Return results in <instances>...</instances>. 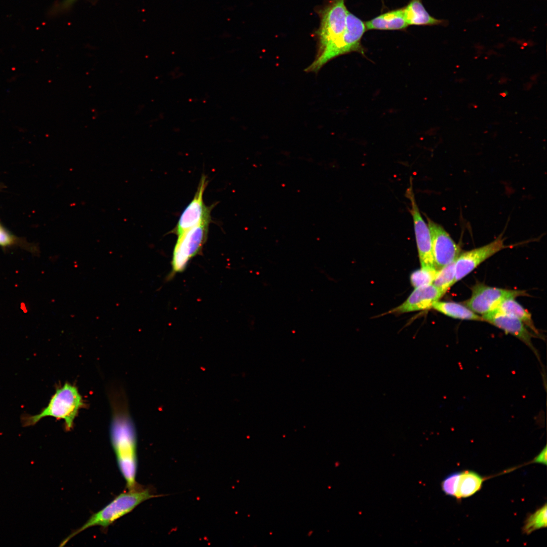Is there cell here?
<instances>
[{"label": "cell", "mask_w": 547, "mask_h": 547, "mask_svg": "<svg viewBox=\"0 0 547 547\" xmlns=\"http://www.w3.org/2000/svg\"><path fill=\"white\" fill-rule=\"evenodd\" d=\"M432 308L448 317L464 320L484 321L482 317L467 306L455 302L437 301Z\"/></svg>", "instance_id": "obj_18"}, {"label": "cell", "mask_w": 547, "mask_h": 547, "mask_svg": "<svg viewBox=\"0 0 547 547\" xmlns=\"http://www.w3.org/2000/svg\"><path fill=\"white\" fill-rule=\"evenodd\" d=\"M526 295L524 291L493 287L479 283L472 288V295L464 302V305L474 312L483 316L495 310L505 299Z\"/></svg>", "instance_id": "obj_7"}, {"label": "cell", "mask_w": 547, "mask_h": 547, "mask_svg": "<svg viewBox=\"0 0 547 547\" xmlns=\"http://www.w3.org/2000/svg\"><path fill=\"white\" fill-rule=\"evenodd\" d=\"M366 30L365 22L348 11L343 33L331 44L319 51L316 59L305 71L317 72L328 61L347 53L357 52L365 55L361 40Z\"/></svg>", "instance_id": "obj_4"}, {"label": "cell", "mask_w": 547, "mask_h": 547, "mask_svg": "<svg viewBox=\"0 0 547 547\" xmlns=\"http://www.w3.org/2000/svg\"><path fill=\"white\" fill-rule=\"evenodd\" d=\"M112 398L111 443L127 488L132 490L136 488L137 467L135 428L125 401L121 397Z\"/></svg>", "instance_id": "obj_1"}, {"label": "cell", "mask_w": 547, "mask_h": 547, "mask_svg": "<svg viewBox=\"0 0 547 547\" xmlns=\"http://www.w3.org/2000/svg\"><path fill=\"white\" fill-rule=\"evenodd\" d=\"M207 184V177L203 174L192 200L181 214L176 226L171 231V233L178 236L197 225L210 224L211 212L214 204L208 206L204 202L203 195Z\"/></svg>", "instance_id": "obj_8"}, {"label": "cell", "mask_w": 547, "mask_h": 547, "mask_svg": "<svg viewBox=\"0 0 547 547\" xmlns=\"http://www.w3.org/2000/svg\"><path fill=\"white\" fill-rule=\"evenodd\" d=\"M209 225H197L177 236L171 261L173 274L183 271L190 260L202 251L207 239Z\"/></svg>", "instance_id": "obj_5"}, {"label": "cell", "mask_w": 547, "mask_h": 547, "mask_svg": "<svg viewBox=\"0 0 547 547\" xmlns=\"http://www.w3.org/2000/svg\"><path fill=\"white\" fill-rule=\"evenodd\" d=\"M437 270L434 268H421L413 272L410 282L415 288L433 284Z\"/></svg>", "instance_id": "obj_21"}, {"label": "cell", "mask_w": 547, "mask_h": 547, "mask_svg": "<svg viewBox=\"0 0 547 547\" xmlns=\"http://www.w3.org/2000/svg\"><path fill=\"white\" fill-rule=\"evenodd\" d=\"M158 496L152 495L148 489L136 488L120 494L100 511L93 514L83 525L64 539L60 545H64L75 535L91 527H108L142 502Z\"/></svg>", "instance_id": "obj_3"}, {"label": "cell", "mask_w": 547, "mask_h": 547, "mask_svg": "<svg viewBox=\"0 0 547 547\" xmlns=\"http://www.w3.org/2000/svg\"><path fill=\"white\" fill-rule=\"evenodd\" d=\"M485 478L473 471L460 472L455 497L457 499L471 496L479 491Z\"/></svg>", "instance_id": "obj_16"}, {"label": "cell", "mask_w": 547, "mask_h": 547, "mask_svg": "<svg viewBox=\"0 0 547 547\" xmlns=\"http://www.w3.org/2000/svg\"><path fill=\"white\" fill-rule=\"evenodd\" d=\"M19 240L0 224V246L7 247L19 243Z\"/></svg>", "instance_id": "obj_23"}, {"label": "cell", "mask_w": 547, "mask_h": 547, "mask_svg": "<svg viewBox=\"0 0 547 547\" xmlns=\"http://www.w3.org/2000/svg\"><path fill=\"white\" fill-rule=\"evenodd\" d=\"M403 9L408 25H437L446 24L445 20L436 19L429 15L423 6L421 0H411Z\"/></svg>", "instance_id": "obj_15"}, {"label": "cell", "mask_w": 547, "mask_h": 547, "mask_svg": "<svg viewBox=\"0 0 547 547\" xmlns=\"http://www.w3.org/2000/svg\"><path fill=\"white\" fill-rule=\"evenodd\" d=\"M405 196L410 203L409 212L412 216L415 240L421 268H435L432 253V239L427 222L423 219L417 204L413 188L412 178ZM436 269V268H435Z\"/></svg>", "instance_id": "obj_9"}, {"label": "cell", "mask_w": 547, "mask_h": 547, "mask_svg": "<svg viewBox=\"0 0 547 547\" xmlns=\"http://www.w3.org/2000/svg\"><path fill=\"white\" fill-rule=\"evenodd\" d=\"M365 24L366 30H403L408 26L403 8L383 13L366 21Z\"/></svg>", "instance_id": "obj_14"}, {"label": "cell", "mask_w": 547, "mask_h": 547, "mask_svg": "<svg viewBox=\"0 0 547 547\" xmlns=\"http://www.w3.org/2000/svg\"><path fill=\"white\" fill-rule=\"evenodd\" d=\"M444 293L433 284L415 288L407 299L389 312L403 314L432 308Z\"/></svg>", "instance_id": "obj_13"}, {"label": "cell", "mask_w": 547, "mask_h": 547, "mask_svg": "<svg viewBox=\"0 0 547 547\" xmlns=\"http://www.w3.org/2000/svg\"><path fill=\"white\" fill-rule=\"evenodd\" d=\"M459 474V472L450 474L442 481V490L446 495L455 496Z\"/></svg>", "instance_id": "obj_22"}, {"label": "cell", "mask_w": 547, "mask_h": 547, "mask_svg": "<svg viewBox=\"0 0 547 547\" xmlns=\"http://www.w3.org/2000/svg\"><path fill=\"white\" fill-rule=\"evenodd\" d=\"M494 310L519 319L531 330L537 337L543 338L534 324L531 314L517 302L515 298L504 300Z\"/></svg>", "instance_id": "obj_17"}, {"label": "cell", "mask_w": 547, "mask_h": 547, "mask_svg": "<svg viewBox=\"0 0 547 547\" xmlns=\"http://www.w3.org/2000/svg\"><path fill=\"white\" fill-rule=\"evenodd\" d=\"M507 248L500 235L492 242L477 248L460 253L455 260V284L471 272L484 261L499 251Z\"/></svg>", "instance_id": "obj_11"}, {"label": "cell", "mask_w": 547, "mask_h": 547, "mask_svg": "<svg viewBox=\"0 0 547 547\" xmlns=\"http://www.w3.org/2000/svg\"><path fill=\"white\" fill-rule=\"evenodd\" d=\"M500 95H501L502 96H503V97H504V96H506V94H504V93H501V94H500Z\"/></svg>", "instance_id": "obj_26"}, {"label": "cell", "mask_w": 547, "mask_h": 547, "mask_svg": "<svg viewBox=\"0 0 547 547\" xmlns=\"http://www.w3.org/2000/svg\"><path fill=\"white\" fill-rule=\"evenodd\" d=\"M76 0H64L60 5V8L65 10L70 7Z\"/></svg>", "instance_id": "obj_25"}, {"label": "cell", "mask_w": 547, "mask_h": 547, "mask_svg": "<svg viewBox=\"0 0 547 547\" xmlns=\"http://www.w3.org/2000/svg\"><path fill=\"white\" fill-rule=\"evenodd\" d=\"M456 259L437 270L433 281V284L444 294L455 284Z\"/></svg>", "instance_id": "obj_19"}, {"label": "cell", "mask_w": 547, "mask_h": 547, "mask_svg": "<svg viewBox=\"0 0 547 547\" xmlns=\"http://www.w3.org/2000/svg\"><path fill=\"white\" fill-rule=\"evenodd\" d=\"M483 321L490 323L510 334L525 343L533 351L538 360L540 357L537 350L533 345L532 338L536 336L530 333L526 325L514 317L494 310L482 316Z\"/></svg>", "instance_id": "obj_12"}, {"label": "cell", "mask_w": 547, "mask_h": 547, "mask_svg": "<svg viewBox=\"0 0 547 547\" xmlns=\"http://www.w3.org/2000/svg\"><path fill=\"white\" fill-rule=\"evenodd\" d=\"M546 503L537 510L534 513L529 515L526 519L523 526V533L529 535L533 531L546 527L547 510Z\"/></svg>", "instance_id": "obj_20"}, {"label": "cell", "mask_w": 547, "mask_h": 547, "mask_svg": "<svg viewBox=\"0 0 547 547\" xmlns=\"http://www.w3.org/2000/svg\"><path fill=\"white\" fill-rule=\"evenodd\" d=\"M85 406V401L76 386L66 382L56 388L48 405L38 414H22L21 423L24 427L34 426L43 418L52 417L58 420H63L65 429L69 431L73 428L74 420L80 410Z\"/></svg>", "instance_id": "obj_2"}, {"label": "cell", "mask_w": 547, "mask_h": 547, "mask_svg": "<svg viewBox=\"0 0 547 547\" xmlns=\"http://www.w3.org/2000/svg\"><path fill=\"white\" fill-rule=\"evenodd\" d=\"M546 446H545L541 451L531 461L533 463L546 464Z\"/></svg>", "instance_id": "obj_24"}, {"label": "cell", "mask_w": 547, "mask_h": 547, "mask_svg": "<svg viewBox=\"0 0 547 547\" xmlns=\"http://www.w3.org/2000/svg\"><path fill=\"white\" fill-rule=\"evenodd\" d=\"M431 236L434 267L438 270L455 260L460 249L440 224L426 216Z\"/></svg>", "instance_id": "obj_10"}, {"label": "cell", "mask_w": 547, "mask_h": 547, "mask_svg": "<svg viewBox=\"0 0 547 547\" xmlns=\"http://www.w3.org/2000/svg\"><path fill=\"white\" fill-rule=\"evenodd\" d=\"M348 12L345 0H331L321 11L320 25L317 32L319 51L331 44L343 33Z\"/></svg>", "instance_id": "obj_6"}]
</instances>
